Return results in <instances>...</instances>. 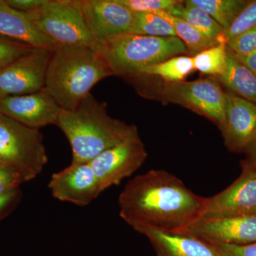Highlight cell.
<instances>
[{
    "label": "cell",
    "mask_w": 256,
    "mask_h": 256,
    "mask_svg": "<svg viewBox=\"0 0 256 256\" xmlns=\"http://www.w3.org/2000/svg\"><path fill=\"white\" fill-rule=\"evenodd\" d=\"M205 202L174 174L152 170L124 186L118 198L119 214L133 228L178 232L200 220Z\"/></svg>",
    "instance_id": "obj_1"
},
{
    "label": "cell",
    "mask_w": 256,
    "mask_h": 256,
    "mask_svg": "<svg viewBox=\"0 0 256 256\" xmlns=\"http://www.w3.org/2000/svg\"><path fill=\"white\" fill-rule=\"evenodd\" d=\"M56 126L68 139L73 162H90L107 150L139 134L134 124L114 118L106 102L89 94L72 110H60Z\"/></svg>",
    "instance_id": "obj_2"
},
{
    "label": "cell",
    "mask_w": 256,
    "mask_h": 256,
    "mask_svg": "<svg viewBox=\"0 0 256 256\" xmlns=\"http://www.w3.org/2000/svg\"><path fill=\"white\" fill-rule=\"evenodd\" d=\"M112 72L97 47L76 45L52 50L44 89L62 110H72Z\"/></svg>",
    "instance_id": "obj_3"
},
{
    "label": "cell",
    "mask_w": 256,
    "mask_h": 256,
    "mask_svg": "<svg viewBox=\"0 0 256 256\" xmlns=\"http://www.w3.org/2000/svg\"><path fill=\"white\" fill-rule=\"evenodd\" d=\"M112 75L127 78L142 69L188 53L176 36L156 37L126 34L97 46Z\"/></svg>",
    "instance_id": "obj_4"
},
{
    "label": "cell",
    "mask_w": 256,
    "mask_h": 256,
    "mask_svg": "<svg viewBox=\"0 0 256 256\" xmlns=\"http://www.w3.org/2000/svg\"><path fill=\"white\" fill-rule=\"evenodd\" d=\"M24 14L54 48L97 47L84 20L80 0H46L36 10Z\"/></svg>",
    "instance_id": "obj_5"
},
{
    "label": "cell",
    "mask_w": 256,
    "mask_h": 256,
    "mask_svg": "<svg viewBox=\"0 0 256 256\" xmlns=\"http://www.w3.org/2000/svg\"><path fill=\"white\" fill-rule=\"evenodd\" d=\"M0 162L14 166L31 181L48 162L40 130L0 114Z\"/></svg>",
    "instance_id": "obj_6"
},
{
    "label": "cell",
    "mask_w": 256,
    "mask_h": 256,
    "mask_svg": "<svg viewBox=\"0 0 256 256\" xmlns=\"http://www.w3.org/2000/svg\"><path fill=\"white\" fill-rule=\"evenodd\" d=\"M160 98L190 109L222 127L225 114L226 92L214 77L193 82H164L158 89Z\"/></svg>",
    "instance_id": "obj_7"
},
{
    "label": "cell",
    "mask_w": 256,
    "mask_h": 256,
    "mask_svg": "<svg viewBox=\"0 0 256 256\" xmlns=\"http://www.w3.org/2000/svg\"><path fill=\"white\" fill-rule=\"evenodd\" d=\"M255 214L256 166L245 160L242 162V172L238 178L223 191L206 198L200 220H222Z\"/></svg>",
    "instance_id": "obj_8"
},
{
    "label": "cell",
    "mask_w": 256,
    "mask_h": 256,
    "mask_svg": "<svg viewBox=\"0 0 256 256\" xmlns=\"http://www.w3.org/2000/svg\"><path fill=\"white\" fill-rule=\"evenodd\" d=\"M52 50L33 47L0 70V98L28 95L44 89Z\"/></svg>",
    "instance_id": "obj_9"
},
{
    "label": "cell",
    "mask_w": 256,
    "mask_h": 256,
    "mask_svg": "<svg viewBox=\"0 0 256 256\" xmlns=\"http://www.w3.org/2000/svg\"><path fill=\"white\" fill-rule=\"evenodd\" d=\"M148 156L138 134L101 153L89 164L102 192L130 176L144 164Z\"/></svg>",
    "instance_id": "obj_10"
},
{
    "label": "cell",
    "mask_w": 256,
    "mask_h": 256,
    "mask_svg": "<svg viewBox=\"0 0 256 256\" xmlns=\"http://www.w3.org/2000/svg\"><path fill=\"white\" fill-rule=\"evenodd\" d=\"M84 20L97 46L114 36L132 34L134 14L120 0H80Z\"/></svg>",
    "instance_id": "obj_11"
},
{
    "label": "cell",
    "mask_w": 256,
    "mask_h": 256,
    "mask_svg": "<svg viewBox=\"0 0 256 256\" xmlns=\"http://www.w3.org/2000/svg\"><path fill=\"white\" fill-rule=\"evenodd\" d=\"M52 196L79 206L90 204L102 193L89 162H73L52 175L48 183Z\"/></svg>",
    "instance_id": "obj_12"
},
{
    "label": "cell",
    "mask_w": 256,
    "mask_h": 256,
    "mask_svg": "<svg viewBox=\"0 0 256 256\" xmlns=\"http://www.w3.org/2000/svg\"><path fill=\"white\" fill-rule=\"evenodd\" d=\"M60 110L45 89L28 95L0 98V114L34 129L56 124Z\"/></svg>",
    "instance_id": "obj_13"
},
{
    "label": "cell",
    "mask_w": 256,
    "mask_h": 256,
    "mask_svg": "<svg viewBox=\"0 0 256 256\" xmlns=\"http://www.w3.org/2000/svg\"><path fill=\"white\" fill-rule=\"evenodd\" d=\"M220 129L229 150H246L256 139V104L226 92L225 114Z\"/></svg>",
    "instance_id": "obj_14"
},
{
    "label": "cell",
    "mask_w": 256,
    "mask_h": 256,
    "mask_svg": "<svg viewBox=\"0 0 256 256\" xmlns=\"http://www.w3.org/2000/svg\"><path fill=\"white\" fill-rule=\"evenodd\" d=\"M213 244L246 245L256 242V214L222 220H198L182 230Z\"/></svg>",
    "instance_id": "obj_15"
},
{
    "label": "cell",
    "mask_w": 256,
    "mask_h": 256,
    "mask_svg": "<svg viewBox=\"0 0 256 256\" xmlns=\"http://www.w3.org/2000/svg\"><path fill=\"white\" fill-rule=\"evenodd\" d=\"M134 229L150 240L156 256H223L215 245L190 234L148 226Z\"/></svg>",
    "instance_id": "obj_16"
},
{
    "label": "cell",
    "mask_w": 256,
    "mask_h": 256,
    "mask_svg": "<svg viewBox=\"0 0 256 256\" xmlns=\"http://www.w3.org/2000/svg\"><path fill=\"white\" fill-rule=\"evenodd\" d=\"M0 35L28 44L34 47L54 48L42 36L26 15L0 0Z\"/></svg>",
    "instance_id": "obj_17"
},
{
    "label": "cell",
    "mask_w": 256,
    "mask_h": 256,
    "mask_svg": "<svg viewBox=\"0 0 256 256\" xmlns=\"http://www.w3.org/2000/svg\"><path fill=\"white\" fill-rule=\"evenodd\" d=\"M216 78L233 94L256 104V76L228 48L226 68Z\"/></svg>",
    "instance_id": "obj_18"
},
{
    "label": "cell",
    "mask_w": 256,
    "mask_h": 256,
    "mask_svg": "<svg viewBox=\"0 0 256 256\" xmlns=\"http://www.w3.org/2000/svg\"><path fill=\"white\" fill-rule=\"evenodd\" d=\"M166 12L173 16L184 20L210 40L225 43L223 40V28L206 12L191 4L188 0L178 1V4Z\"/></svg>",
    "instance_id": "obj_19"
},
{
    "label": "cell",
    "mask_w": 256,
    "mask_h": 256,
    "mask_svg": "<svg viewBox=\"0 0 256 256\" xmlns=\"http://www.w3.org/2000/svg\"><path fill=\"white\" fill-rule=\"evenodd\" d=\"M153 13L160 15L172 25L176 33V37L181 40L188 47V53L195 55L202 50L220 44L218 41L210 40L204 36L184 20L170 14L166 11H158Z\"/></svg>",
    "instance_id": "obj_20"
},
{
    "label": "cell",
    "mask_w": 256,
    "mask_h": 256,
    "mask_svg": "<svg viewBox=\"0 0 256 256\" xmlns=\"http://www.w3.org/2000/svg\"><path fill=\"white\" fill-rule=\"evenodd\" d=\"M194 70L192 56L181 55L142 69L138 74L160 77L164 82H178Z\"/></svg>",
    "instance_id": "obj_21"
},
{
    "label": "cell",
    "mask_w": 256,
    "mask_h": 256,
    "mask_svg": "<svg viewBox=\"0 0 256 256\" xmlns=\"http://www.w3.org/2000/svg\"><path fill=\"white\" fill-rule=\"evenodd\" d=\"M201 8L226 30L248 2L244 0H188Z\"/></svg>",
    "instance_id": "obj_22"
},
{
    "label": "cell",
    "mask_w": 256,
    "mask_h": 256,
    "mask_svg": "<svg viewBox=\"0 0 256 256\" xmlns=\"http://www.w3.org/2000/svg\"><path fill=\"white\" fill-rule=\"evenodd\" d=\"M195 70L210 76L222 75L226 68L228 48L226 43L202 50L192 56Z\"/></svg>",
    "instance_id": "obj_23"
},
{
    "label": "cell",
    "mask_w": 256,
    "mask_h": 256,
    "mask_svg": "<svg viewBox=\"0 0 256 256\" xmlns=\"http://www.w3.org/2000/svg\"><path fill=\"white\" fill-rule=\"evenodd\" d=\"M132 34L156 37L176 36L174 28L164 18L153 12H134Z\"/></svg>",
    "instance_id": "obj_24"
},
{
    "label": "cell",
    "mask_w": 256,
    "mask_h": 256,
    "mask_svg": "<svg viewBox=\"0 0 256 256\" xmlns=\"http://www.w3.org/2000/svg\"><path fill=\"white\" fill-rule=\"evenodd\" d=\"M256 26V1L248 2L230 26L224 31L225 43Z\"/></svg>",
    "instance_id": "obj_25"
},
{
    "label": "cell",
    "mask_w": 256,
    "mask_h": 256,
    "mask_svg": "<svg viewBox=\"0 0 256 256\" xmlns=\"http://www.w3.org/2000/svg\"><path fill=\"white\" fill-rule=\"evenodd\" d=\"M34 46L0 35V70L8 66Z\"/></svg>",
    "instance_id": "obj_26"
},
{
    "label": "cell",
    "mask_w": 256,
    "mask_h": 256,
    "mask_svg": "<svg viewBox=\"0 0 256 256\" xmlns=\"http://www.w3.org/2000/svg\"><path fill=\"white\" fill-rule=\"evenodd\" d=\"M28 180L20 170L0 162V196L20 190Z\"/></svg>",
    "instance_id": "obj_27"
},
{
    "label": "cell",
    "mask_w": 256,
    "mask_h": 256,
    "mask_svg": "<svg viewBox=\"0 0 256 256\" xmlns=\"http://www.w3.org/2000/svg\"><path fill=\"white\" fill-rule=\"evenodd\" d=\"M133 12L168 11L178 2L176 0H120Z\"/></svg>",
    "instance_id": "obj_28"
},
{
    "label": "cell",
    "mask_w": 256,
    "mask_h": 256,
    "mask_svg": "<svg viewBox=\"0 0 256 256\" xmlns=\"http://www.w3.org/2000/svg\"><path fill=\"white\" fill-rule=\"evenodd\" d=\"M227 47L236 55L246 56L256 50V26L227 42Z\"/></svg>",
    "instance_id": "obj_29"
},
{
    "label": "cell",
    "mask_w": 256,
    "mask_h": 256,
    "mask_svg": "<svg viewBox=\"0 0 256 256\" xmlns=\"http://www.w3.org/2000/svg\"><path fill=\"white\" fill-rule=\"evenodd\" d=\"M22 198L21 188L0 196V222L11 214Z\"/></svg>",
    "instance_id": "obj_30"
},
{
    "label": "cell",
    "mask_w": 256,
    "mask_h": 256,
    "mask_svg": "<svg viewBox=\"0 0 256 256\" xmlns=\"http://www.w3.org/2000/svg\"><path fill=\"white\" fill-rule=\"evenodd\" d=\"M223 256H256V242L246 245L214 244Z\"/></svg>",
    "instance_id": "obj_31"
},
{
    "label": "cell",
    "mask_w": 256,
    "mask_h": 256,
    "mask_svg": "<svg viewBox=\"0 0 256 256\" xmlns=\"http://www.w3.org/2000/svg\"><path fill=\"white\" fill-rule=\"evenodd\" d=\"M5 2L15 10L26 13L33 11L46 3V0H4Z\"/></svg>",
    "instance_id": "obj_32"
},
{
    "label": "cell",
    "mask_w": 256,
    "mask_h": 256,
    "mask_svg": "<svg viewBox=\"0 0 256 256\" xmlns=\"http://www.w3.org/2000/svg\"><path fill=\"white\" fill-rule=\"evenodd\" d=\"M234 55L256 76V50L246 56L236 55L235 54Z\"/></svg>",
    "instance_id": "obj_33"
},
{
    "label": "cell",
    "mask_w": 256,
    "mask_h": 256,
    "mask_svg": "<svg viewBox=\"0 0 256 256\" xmlns=\"http://www.w3.org/2000/svg\"><path fill=\"white\" fill-rule=\"evenodd\" d=\"M245 152L248 156L247 161L256 166V139L248 146Z\"/></svg>",
    "instance_id": "obj_34"
}]
</instances>
